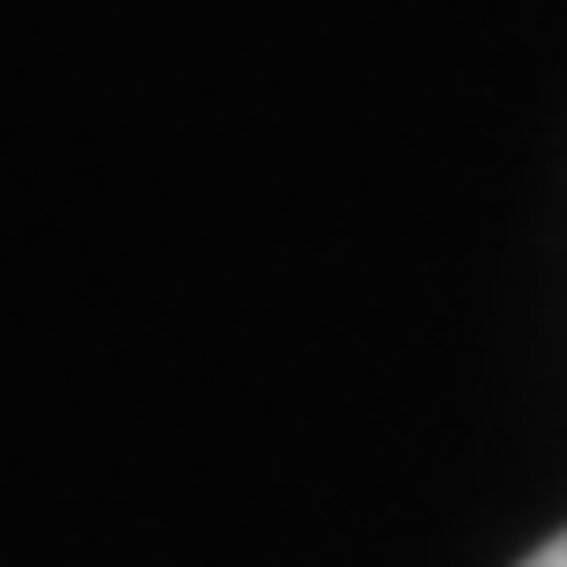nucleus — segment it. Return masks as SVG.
Here are the masks:
<instances>
[{
	"instance_id": "f257e3e1",
	"label": "nucleus",
	"mask_w": 567,
	"mask_h": 567,
	"mask_svg": "<svg viewBox=\"0 0 567 567\" xmlns=\"http://www.w3.org/2000/svg\"><path fill=\"white\" fill-rule=\"evenodd\" d=\"M524 567H567V530H553V538H546L538 553H530Z\"/></svg>"
}]
</instances>
